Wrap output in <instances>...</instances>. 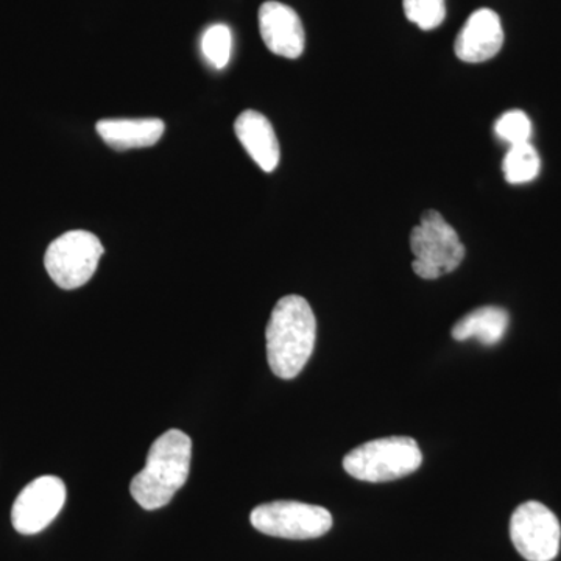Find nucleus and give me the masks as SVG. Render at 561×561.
<instances>
[{"label":"nucleus","mask_w":561,"mask_h":561,"mask_svg":"<svg viewBox=\"0 0 561 561\" xmlns=\"http://www.w3.org/2000/svg\"><path fill=\"white\" fill-rule=\"evenodd\" d=\"M232 36L228 25L216 24L205 32L202 38V50L206 60L216 69L227 68L231 58Z\"/></svg>","instance_id":"nucleus-15"},{"label":"nucleus","mask_w":561,"mask_h":561,"mask_svg":"<svg viewBox=\"0 0 561 561\" xmlns=\"http://www.w3.org/2000/svg\"><path fill=\"white\" fill-rule=\"evenodd\" d=\"M103 245L90 231L65 232L50 243L44 265L51 280L65 290L79 289L94 276L103 256Z\"/></svg>","instance_id":"nucleus-5"},{"label":"nucleus","mask_w":561,"mask_h":561,"mask_svg":"<svg viewBox=\"0 0 561 561\" xmlns=\"http://www.w3.org/2000/svg\"><path fill=\"white\" fill-rule=\"evenodd\" d=\"M504 44L501 18L490 9L474 11L457 35L454 50L465 62H483L496 57Z\"/></svg>","instance_id":"nucleus-10"},{"label":"nucleus","mask_w":561,"mask_h":561,"mask_svg":"<svg viewBox=\"0 0 561 561\" xmlns=\"http://www.w3.org/2000/svg\"><path fill=\"white\" fill-rule=\"evenodd\" d=\"M405 18L421 31L440 27L446 18L445 0H402Z\"/></svg>","instance_id":"nucleus-16"},{"label":"nucleus","mask_w":561,"mask_h":561,"mask_svg":"<svg viewBox=\"0 0 561 561\" xmlns=\"http://www.w3.org/2000/svg\"><path fill=\"white\" fill-rule=\"evenodd\" d=\"M423 463L419 443L411 437L378 438L357 446L343 459V468L357 481H397L415 472Z\"/></svg>","instance_id":"nucleus-3"},{"label":"nucleus","mask_w":561,"mask_h":561,"mask_svg":"<svg viewBox=\"0 0 561 561\" xmlns=\"http://www.w3.org/2000/svg\"><path fill=\"white\" fill-rule=\"evenodd\" d=\"M511 538L527 561H552L560 551L559 519L541 502H524L513 512Z\"/></svg>","instance_id":"nucleus-7"},{"label":"nucleus","mask_w":561,"mask_h":561,"mask_svg":"<svg viewBox=\"0 0 561 561\" xmlns=\"http://www.w3.org/2000/svg\"><path fill=\"white\" fill-rule=\"evenodd\" d=\"M95 128L106 146L116 150L151 147L164 135V122L157 117L103 119L98 122Z\"/></svg>","instance_id":"nucleus-12"},{"label":"nucleus","mask_w":561,"mask_h":561,"mask_svg":"<svg viewBox=\"0 0 561 561\" xmlns=\"http://www.w3.org/2000/svg\"><path fill=\"white\" fill-rule=\"evenodd\" d=\"M511 317L507 311L496 306H485V308L474 309V311L457 321L453 328V337L457 342L476 341L482 345H497L504 339L507 331Z\"/></svg>","instance_id":"nucleus-13"},{"label":"nucleus","mask_w":561,"mask_h":561,"mask_svg":"<svg viewBox=\"0 0 561 561\" xmlns=\"http://www.w3.org/2000/svg\"><path fill=\"white\" fill-rule=\"evenodd\" d=\"M411 249L413 272L423 279H437L460 267L465 245L438 210H424L419 227L413 228Z\"/></svg>","instance_id":"nucleus-4"},{"label":"nucleus","mask_w":561,"mask_h":561,"mask_svg":"<svg viewBox=\"0 0 561 561\" xmlns=\"http://www.w3.org/2000/svg\"><path fill=\"white\" fill-rule=\"evenodd\" d=\"M234 131L243 149L264 172H273L279 164L278 138L271 121L260 111L247 110L234 122Z\"/></svg>","instance_id":"nucleus-11"},{"label":"nucleus","mask_w":561,"mask_h":561,"mask_svg":"<svg viewBox=\"0 0 561 561\" xmlns=\"http://www.w3.org/2000/svg\"><path fill=\"white\" fill-rule=\"evenodd\" d=\"M541 162L530 142L512 146L502 162L505 180L511 184L529 183L537 179Z\"/></svg>","instance_id":"nucleus-14"},{"label":"nucleus","mask_w":561,"mask_h":561,"mask_svg":"<svg viewBox=\"0 0 561 561\" xmlns=\"http://www.w3.org/2000/svg\"><path fill=\"white\" fill-rule=\"evenodd\" d=\"M66 485L55 476H41L21 491L11 508V523L22 535L39 534L60 515Z\"/></svg>","instance_id":"nucleus-8"},{"label":"nucleus","mask_w":561,"mask_h":561,"mask_svg":"<svg viewBox=\"0 0 561 561\" xmlns=\"http://www.w3.org/2000/svg\"><path fill=\"white\" fill-rule=\"evenodd\" d=\"M260 32L272 54L295 60L305 51L306 35L300 16L284 3L275 0L262 3Z\"/></svg>","instance_id":"nucleus-9"},{"label":"nucleus","mask_w":561,"mask_h":561,"mask_svg":"<svg viewBox=\"0 0 561 561\" xmlns=\"http://www.w3.org/2000/svg\"><path fill=\"white\" fill-rule=\"evenodd\" d=\"M496 135L512 146L529 142L531 136V122L524 111L512 110L502 114L494 125Z\"/></svg>","instance_id":"nucleus-17"},{"label":"nucleus","mask_w":561,"mask_h":561,"mask_svg":"<svg viewBox=\"0 0 561 561\" xmlns=\"http://www.w3.org/2000/svg\"><path fill=\"white\" fill-rule=\"evenodd\" d=\"M250 522L261 534L286 540H312L323 537L332 527L327 508L297 501L262 504L251 512Z\"/></svg>","instance_id":"nucleus-6"},{"label":"nucleus","mask_w":561,"mask_h":561,"mask_svg":"<svg viewBox=\"0 0 561 561\" xmlns=\"http://www.w3.org/2000/svg\"><path fill=\"white\" fill-rule=\"evenodd\" d=\"M316 337L317 320L309 302L298 295L280 298L265 331L273 375L280 379L297 378L311 359Z\"/></svg>","instance_id":"nucleus-1"},{"label":"nucleus","mask_w":561,"mask_h":561,"mask_svg":"<svg viewBox=\"0 0 561 561\" xmlns=\"http://www.w3.org/2000/svg\"><path fill=\"white\" fill-rule=\"evenodd\" d=\"M192 440L180 430L158 437L147 456L146 468L133 478V500L144 511L165 507L190 478Z\"/></svg>","instance_id":"nucleus-2"}]
</instances>
